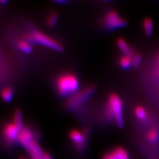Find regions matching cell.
Masks as SVG:
<instances>
[{
    "label": "cell",
    "mask_w": 159,
    "mask_h": 159,
    "mask_svg": "<svg viewBox=\"0 0 159 159\" xmlns=\"http://www.w3.org/2000/svg\"><path fill=\"white\" fill-rule=\"evenodd\" d=\"M34 141H35V139H34V133L31 129L29 127H23L21 130L19 131L17 138V141L20 143V145L25 148L27 149Z\"/></svg>",
    "instance_id": "7"
},
{
    "label": "cell",
    "mask_w": 159,
    "mask_h": 159,
    "mask_svg": "<svg viewBox=\"0 0 159 159\" xmlns=\"http://www.w3.org/2000/svg\"><path fill=\"white\" fill-rule=\"evenodd\" d=\"M117 44L120 51L124 54V55L132 56L131 50L128 45L127 43L123 39H119L117 41Z\"/></svg>",
    "instance_id": "11"
},
{
    "label": "cell",
    "mask_w": 159,
    "mask_h": 159,
    "mask_svg": "<svg viewBox=\"0 0 159 159\" xmlns=\"http://www.w3.org/2000/svg\"><path fill=\"white\" fill-rule=\"evenodd\" d=\"M13 123L17 126L20 131L23 128L22 113L19 109L15 111L13 116Z\"/></svg>",
    "instance_id": "13"
},
{
    "label": "cell",
    "mask_w": 159,
    "mask_h": 159,
    "mask_svg": "<svg viewBox=\"0 0 159 159\" xmlns=\"http://www.w3.org/2000/svg\"><path fill=\"white\" fill-rule=\"evenodd\" d=\"M104 23L109 29H116L127 25L125 19L121 18L116 11H109L104 19Z\"/></svg>",
    "instance_id": "5"
},
{
    "label": "cell",
    "mask_w": 159,
    "mask_h": 159,
    "mask_svg": "<svg viewBox=\"0 0 159 159\" xmlns=\"http://www.w3.org/2000/svg\"><path fill=\"white\" fill-rule=\"evenodd\" d=\"M17 47L25 53L29 54L32 52V47L30 45V44L23 40H20L17 42Z\"/></svg>",
    "instance_id": "15"
},
{
    "label": "cell",
    "mask_w": 159,
    "mask_h": 159,
    "mask_svg": "<svg viewBox=\"0 0 159 159\" xmlns=\"http://www.w3.org/2000/svg\"><path fill=\"white\" fill-rule=\"evenodd\" d=\"M107 117L116 122L119 127L123 126V103L121 98L116 93L109 96L107 106Z\"/></svg>",
    "instance_id": "2"
},
{
    "label": "cell",
    "mask_w": 159,
    "mask_h": 159,
    "mask_svg": "<svg viewBox=\"0 0 159 159\" xmlns=\"http://www.w3.org/2000/svg\"><path fill=\"white\" fill-rule=\"evenodd\" d=\"M135 114L139 120H145L147 118V113L145 109L141 106H137L135 109Z\"/></svg>",
    "instance_id": "17"
},
{
    "label": "cell",
    "mask_w": 159,
    "mask_h": 159,
    "mask_svg": "<svg viewBox=\"0 0 159 159\" xmlns=\"http://www.w3.org/2000/svg\"><path fill=\"white\" fill-rule=\"evenodd\" d=\"M56 87L60 95L71 96L78 91V80L72 74H64L60 76L57 80Z\"/></svg>",
    "instance_id": "1"
},
{
    "label": "cell",
    "mask_w": 159,
    "mask_h": 159,
    "mask_svg": "<svg viewBox=\"0 0 159 159\" xmlns=\"http://www.w3.org/2000/svg\"><path fill=\"white\" fill-rule=\"evenodd\" d=\"M19 159H28V158H25V157H21V158H20Z\"/></svg>",
    "instance_id": "23"
},
{
    "label": "cell",
    "mask_w": 159,
    "mask_h": 159,
    "mask_svg": "<svg viewBox=\"0 0 159 159\" xmlns=\"http://www.w3.org/2000/svg\"><path fill=\"white\" fill-rule=\"evenodd\" d=\"M27 151L29 154L31 159H43L44 153H45L42 148L40 147L36 140L34 141L30 145V146L27 148Z\"/></svg>",
    "instance_id": "9"
},
{
    "label": "cell",
    "mask_w": 159,
    "mask_h": 159,
    "mask_svg": "<svg viewBox=\"0 0 159 159\" xmlns=\"http://www.w3.org/2000/svg\"><path fill=\"white\" fill-rule=\"evenodd\" d=\"M141 62V57L140 54H135L132 56V66L134 67H138Z\"/></svg>",
    "instance_id": "20"
},
{
    "label": "cell",
    "mask_w": 159,
    "mask_h": 159,
    "mask_svg": "<svg viewBox=\"0 0 159 159\" xmlns=\"http://www.w3.org/2000/svg\"><path fill=\"white\" fill-rule=\"evenodd\" d=\"M143 25L146 35L148 37L151 36L153 31V23L152 20L149 18H145L143 20Z\"/></svg>",
    "instance_id": "12"
},
{
    "label": "cell",
    "mask_w": 159,
    "mask_h": 159,
    "mask_svg": "<svg viewBox=\"0 0 159 159\" xmlns=\"http://www.w3.org/2000/svg\"><path fill=\"white\" fill-rule=\"evenodd\" d=\"M95 92V87L88 86L71 96L66 102V107L70 111H73L85 102Z\"/></svg>",
    "instance_id": "3"
},
{
    "label": "cell",
    "mask_w": 159,
    "mask_h": 159,
    "mask_svg": "<svg viewBox=\"0 0 159 159\" xmlns=\"http://www.w3.org/2000/svg\"><path fill=\"white\" fill-rule=\"evenodd\" d=\"M158 76H159V70H158Z\"/></svg>",
    "instance_id": "24"
},
{
    "label": "cell",
    "mask_w": 159,
    "mask_h": 159,
    "mask_svg": "<svg viewBox=\"0 0 159 159\" xmlns=\"http://www.w3.org/2000/svg\"><path fill=\"white\" fill-rule=\"evenodd\" d=\"M19 131V129L13 123H9L4 127L3 134L6 140L9 143H12L17 141Z\"/></svg>",
    "instance_id": "8"
},
{
    "label": "cell",
    "mask_w": 159,
    "mask_h": 159,
    "mask_svg": "<svg viewBox=\"0 0 159 159\" xmlns=\"http://www.w3.org/2000/svg\"><path fill=\"white\" fill-rule=\"evenodd\" d=\"M0 3H3V4H5V3H7V1H2H2H0Z\"/></svg>",
    "instance_id": "22"
},
{
    "label": "cell",
    "mask_w": 159,
    "mask_h": 159,
    "mask_svg": "<svg viewBox=\"0 0 159 159\" xmlns=\"http://www.w3.org/2000/svg\"><path fill=\"white\" fill-rule=\"evenodd\" d=\"M27 39L29 41L48 47L56 51H63V47L61 44L39 31H33L29 33L27 35Z\"/></svg>",
    "instance_id": "4"
},
{
    "label": "cell",
    "mask_w": 159,
    "mask_h": 159,
    "mask_svg": "<svg viewBox=\"0 0 159 159\" xmlns=\"http://www.w3.org/2000/svg\"><path fill=\"white\" fill-rule=\"evenodd\" d=\"M102 159H117V157L115 151H114V150H113L112 151H110L105 154L104 156L103 157Z\"/></svg>",
    "instance_id": "21"
},
{
    "label": "cell",
    "mask_w": 159,
    "mask_h": 159,
    "mask_svg": "<svg viewBox=\"0 0 159 159\" xmlns=\"http://www.w3.org/2000/svg\"><path fill=\"white\" fill-rule=\"evenodd\" d=\"M119 65L124 69H129L132 66V56L123 55L119 59Z\"/></svg>",
    "instance_id": "14"
},
{
    "label": "cell",
    "mask_w": 159,
    "mask_h": 159,
    "mask_svg": "<svg viewBox=\"0 0 159 159\" xmlns=\"http://www.w3.org/2000/svg\"><path fill=\"white\" fill-rule=\"evenodd\" d=\"M146 139L148 142L154 144L159 140V129L157 127H152L146 134Z\"/></svg>",
    "instance_id": "10"
},
{
    "label": "cell",
    "mask_w": 159,
    "mask_h": 159,
    "mask_svg": "<svg viewBox=\"0 0 159 159\" xmlns=\"http://www.w3.org/2000/svg\"><path fill=\"white\" fill-rule=\"evenodd\" d=\"M2 98L6 102H10L13 96V91L11 88H6L2 92Z\"/></svg>",
    "instance_id": "16"
},
{
    "label": "cell",
    "mask_w": 159,
    "mask_h": 159,
    "mask_svg": "<svg viewBox=\"0 0 159 159\" xmlns=\"http://www.w3.org/2000/svg\"><path fill=\"white\" fill-rule=\"evenodd\" d=\"M69 137L79 151H83L86 145V133L74 129L69 133Z\"/></svg>",
    "instance_id": "6"
},
{
    "label": "cell",
    "mask_w": 159,
    "mask_h": 159,
    "mask_svg": "<svg viewBox=\"0 0 159 159\" xmlns=\"http://www.w3.org/2000/svg\"><path fill=\"white\" fill-rule=\"evenodd\" d=\"M115 151L117 159H129V154L125 148L121 147H118L113 149Z\"/></svg>",
    "instance_id": "18"
},
{
    "label": "cell",
    "mask_w": 159,
    "mask_h": 159,
    "mask_svg": "<svg viewBox=\"0 0 159 159\" xmlns=\"http://www.w3.org/2000/svg\"><path fill=\"white\" fill-rule=\"evenodd\" d=\"M58 21V15L57 13H52L49 15L47 19V25L49 27H54Z\"/></svg>",
    "instance_id": "19"
}]
</instances>
